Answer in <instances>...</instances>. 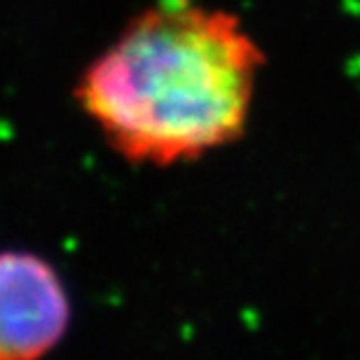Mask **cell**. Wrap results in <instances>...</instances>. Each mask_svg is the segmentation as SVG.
Segmentation results:
<instances>
[{"instance_id":"obj_1","label":"cell","mask_w":360,"mask_h":360,"mask_svg":"<svg viewBox=\"0 0 360 360\" xmlns=\"http://www.w3.org/2000/svg\"><path fill=\"white\" fill-rule=\"evenodd\" d=\"M262 61L234 14L160 0L94 59L75 96L124 160L171 167L241 139Z\"/></svg>"},{"instance_id":"obj_2","label":"cell","mask_w":360,"mask_h":360,"mask_svg":"<svg viewBox=\"0 0 360 360\" xmlns=\"http://www.w3.org/2000/svg\"><path fill=\"white\" fill-rule=\"evenodd\" d=\"M68 323V292L52 264L26 250L0 253V360L45 358Z\"/></svg>"}]
</instances>
